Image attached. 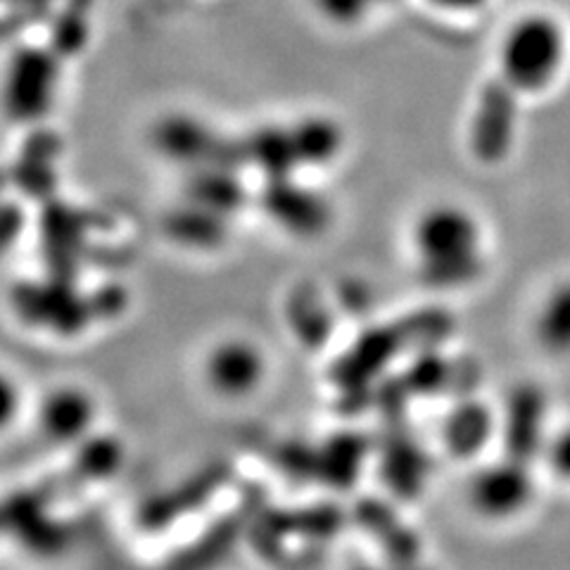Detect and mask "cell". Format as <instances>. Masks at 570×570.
Instances as JSON below:
<instances>
[{
    "label": "cell",
    "instance_id": "6da1fadb",
    "mask_svg": "<svg viewBox=\"0 0 570 570\" xmlns=\"http://www.w3.org/2000/svg\"><path fill=\"white\" fill-rule=\"evenodd\" d=\"M409 245L419 276L435 291L471 285L485 269L483 226L469 207L435 203L416 214Z\"/></svg>",
    "mask_w": 570,
    "mask_h": 570
},
{
    "label": "cell",
    "instance_id": "7a4b0ae2",
    "mask_svg": "<svg viewBox=\"0 0 570 570\" xmlns=\"http://www.w3.org/2000/svg\"><path fill=\"white\" fill-rule=\"evenodd\" d=\"M568 58L563 24L547 12L515 17L497 48L499 75L515 94H542L554 86Z\"/></svg>",
    "mask_w": 570,
    "mask_h": 570
},
{
    "label": "cell",
    "instance_id": "3957f363",
    "mask_svg": "<svg viewBox=\"0 0 570 570\" xmlns=\"http://www.w3.org/2000/svg\"><path fill=\"white\" fill-rule=\"evenodd\" d=\"M534 499V478L525 461L504 456L478 469L469 483V502L480 519L507 523L523 515Z\"/></svg>",
    "mask_w": 570,
    "mask_h": 570
},
{
    "label": "cell",
    "instance_id": "277c9868",
    "mask_svg": "<svg viewBox=\"0 0 570 570\" xmlns=\"http://www.w3.org/2000/svg\"><path fill=\"white\" fill-rule=\"evenodd\" d=\"M266 368H269V360L255 341L230 335L207 350L203 376L214 395L243 400L255 395L264 385Z\"/></svg>",
    "mask_w": 570,
    "mask_h": 570
},
{
    "label": "cell",
    "instance_id": "5b68a950",
    "mask_svg": "<svg viewBox=\"0 0 570 570\" xmlns=\"http://www.w3.org/2000/svg\"><path fill=\"white\" fill-rule=\"evenodd\" d=\"M96 416V404L79 387L52 390L41 404V428L50 440L69 442L81 438Z\"/></svg>",
    "mask_w": 570,
    "mask_h": 570
},
{
    "label": "cell",
    "instance_id": "8992f818",
    "mask_svg": "<svg viewBox=\"0 0 570 570\" xmlns=\"http://www.w3.org/2000/svg\"><path fill=\"white\" fill-rule=\"evenodd\" d=\"M532 335L551 356H570V278L551 285L532 318Z\"/></svg>",
    "mask_w": 570,
    "mask_h": 570
},
{
    "label": "cell",
    "instance_id": "52a82bcc",
    "mask_svg": "<svg viewBox=\"0 0 570 570\" xmlns=\"http://www.w3.org/2000/svg\"><path fill=\"white\" fill-rule=\"evenodd\" d=\"M497 433V419L483 402H466L456 406L444 425V440L454 454H478Z\"/></svg>",
    "mask_w": 570,
    "mask_h": 570
},
{
    "label": "cell",
    "instance_id": "ba28073f",
    "mask_svg": "<svg viewBox=\"0 0 570 570\" xmlns=\"http://www.w3.org/2000/svg\"><path fill=\"white\" fill-rule=\"evenodd\" d=\"M542 419H544V400L538 395V392L523 390L515 397H511L509 414H507L509 454L519 448V440H525V456L530 452L532 438H538L544 448L547 438H542V425H544Z\"/></svg>",
    "mask_w": 570,
    "mask_h": 570
},
{
    "label": "cell",
    "instance_id": "9c48e42d",
    "mask_svg": "<svg viewBox=\"0 0 570 570\" xmlns=\"http://www.w3.org/2000/svg\"><path fill=\"white\" fill-rule=\"evenodd\" d=\"M314 12L337 29H352L364 24L368 17L383 6H390V0H309Z\"/></svg>",
    "mask_w": 570,
    "mask_h": 570
},
{
    "label": "cell",
    "instance_id": "30bf717a",
    "mask_svg": "<svg viewBox=\"0 0 570 570\" xmlns=\"http://www.w3.org/2000/svg\"><path fill=\"white\" fill-rule=\"evenodd\" d=\"M542 456L551 475L570 485V423L557 428L554 433H549Z\"/></svg>",
    "mask_w": 570,
    "mask_h": 570
},
{
    "label": "cell",
    "instance_id": "8fae6325",
    "mask_svg": "<svg viewBox=\"0 0 570 570\" xmlns=\"http://www.w3.org/2000/svg\"><path fill=\"white\" fill-rule=\"evenodd\" d=\"M24 406V390L12 373L0 368V433H6L20 419Z\"/></svg>",
    "mask_w": 570,
    "mask_h": 570
},
{
    "label": "cell",
    "instance_id": "7c38bea8",
    "mask_svg": "<svg viewBox=\"0 0 570 570\" xmlns=\"http://www.w3.org/2000/svg\"><path fill=\"white\" fill-rule=\"evenodd\" d=\"M425 3L448 14H471L483 10L490 0H425Z\"/></svg>",
    "mask_w": 570,
    "mask_h": 570
},
{
    "label": "cell",
    "instance_id": "4fadbf2b",
    "mask_svg": "<svg viewBox=\"0 0 570 570\" xmlns=\"http://www.w3.org/2000/svg\"><path fill=\"white\" fill-rule=\"evenodd\" d=\"M356 570H431V568H423L414 561H387L385 566H362Z\"/></svg>",
    "mask_w": 570,
    "mask_h": 570
}]
</instances>
